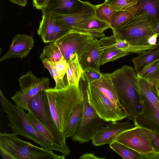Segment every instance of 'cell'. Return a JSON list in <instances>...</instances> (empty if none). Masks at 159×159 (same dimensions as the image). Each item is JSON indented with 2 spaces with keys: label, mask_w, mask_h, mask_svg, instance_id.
<instances>
[{
  "label": "cell",
  "mask_w": 159,
  "mask_h": 159,
  "mask_svg": "<svg viewBox=\"0 0 159 159\" xmlns=\"http://www.w3.org/2000/svg\"><path fill=\"white\" fill-rule=\"evenodd\" d=\"M20 89L16 91L11 100L19 107L28 111L30 99L39 92L49 88L48 78H38L30 71L22 75L18 79Z\"/></svg>",
  "instance_id": "obj_6"
},
{
  "label": "cell",
  "mask_w": 159,
  "mask_h": 159,
  "mask_svg": "<svg viewBox=\"0 0 159 159\" xmlns=\"http://www.w3.org/2000/svg\"><path fill=\"white\" fill-rule=\"evenodd\" d=\"M117 11L109 4L105 2L95 5V16L110 25L111 19Z\"/></svg>",
  "instance_id": "obj_30"
},
{
  "label": "cell",
  "mask_w": 159,
  "mask_h": 159,
  "mask_svg": "<svg viewBox=\"0 0 159 159\" xmlns=\"http://www.w3.org/2000/svg\"><path fill=\"white\" fill-rule=\"evenodd\" d=\"M155 34H157L158 36H159V22L158 23L156 27Z\"/></svg>",
  "instance_id": "obj_47"
},
{
  "label": "cell",
  "mask_w": 159,
  "mask_h": 159,
  "mask_svg": "<svg viewBox=\"0 0 159 159\" xmlns=\"http://www.w3.org/2000/svg\"><path fill=\"white\" fill-rule=\"evenodd\" d=\"M27 111L29 120L37 129L48 140L55 143L54 138L51 133L30 110L29 109Z\"/></svg>",
  "instance_id": "obj_33"
},
{
  "label": "cell",
  "mask_w": 159,
  "mask_h": 159,
  "mask_svg": "<svg viewBox=\"0 0 159 159\" xmlns=\"http://www.w3.org/2000/svg\"><path fill=\"white\" fill-rule=\"evenodd\" d=\"M83 70L80 63L78 55L69 63V67L66 72L69 85H79Z\"/></svg>",
  "instance_id": "obj_25"
},
{
  "label": "cell",
  "mask_w": 159,
  "mask_h": 159,
  "mask_svg": "<svg viewBox=\"0 0 159 159\" xmlns=\"http://www.w3.org/2000/svg\"><path fill=\"white\" fill-rule=\"evenodd\" d=\"M79 159H105V157H100L96 156L93 153H87L81 155Z\"/></svg>",
  "instance_id": "obj_42"
},
{
  "label": "cell",
  "mask_w": 159,
  "mask_h": 159,
  "mask_svg": "<svg viewBox=\"0 0 159 159\" xmlns=\"http://www.w3.org/2000/svg\"><path fill=\"white\" fill-rule=\"evenodd\" d=\"M82 90L83 104L82 121L80 128L71 137L73 141L80 144L89 142L95 133L106 125V121L98 116L89 103L86 88Z\"/></svg>",
  "instance_id": "obj_7"
},
{
  "label": "cell",
  "mask_w": 159,
  "mask_h": 159,
  "mask_svg": "<svg viewBox=\"0 0 159 159\" xmlns=\"http://www.w3.org/2000/svg\"><path fill=\"white\" fill-rule=\"evenodd\" d=\"M106 125L99 129L93 136L92 141L94 146L109 144L114 141L120 133L135 126L134 124L128 121L120 122L118 121L109 122Z\"/></svg>",
  "instance_id": "obj_12"
},
{
  "label": "cell",
  "mask_w": 159,
  "mask_h": 159,
  "mask_svg": "<svg viewBox=\"0 0 159 159\" xmlns=\"http://www.w3.org/2000/svg\"><path fill=\"white\" fill-rule=\"evenodd\" d=\"M63 57L58 46L52 43L44 48L40 55V58L42 61H46L55 64Z\"/></svg>",
  "instance_id": "obj_29"
},
{
  "label": "cell",
  "mask_w": 159,
  "mask_h": 159,
  "mask_svg": "<svg viewBox=\"0 0 159 159\" xmlns=\"http://www.w3.org/2000/svg\"><path fill=\"white\" fill-rule=\"evenodd\" d=\"M84 2L80 0H49L43 9L56 14H69L77 10Z\"/></svg>",
  "instance_id": "obj_19"
},
{
  "label": "cell",
  "mask_w": 159,
  "mask_h": 159,
  "mask_svg": "<svg viewBox=\"0 0 159 159\" xmlns=\"http://www.w3.org/2000/svg\"><path fill=\"white\" fill-rule=\"evenodd\" d=\"M110 148L125 159H142V155L116 141L109 144Z\"/></svg>",
  "instance_id": "obj_27"
},
{
  "label": "cell",
  "mask_w": 159,
  "mask_h": 159,
  "mask_svg": "<svg viewBox=\"0 0 159 159\" xmlns=\"http://www.w3.org/2000/svg\"><path fill=\"white\" fill-rule=\"evenodd\" d=\"M159 58V42L155 46L139 54L136 57L132 59L134 70L137 73L148 64Z\"/></svg>",
  "instance_id": "obj_23"
},
{
  "label": "cell",
  "mask_w": 159,
  "mask_h": 159,
  "mask_svg": "<svg viewBox=\"0 0 159 159\" xmlns=\"http://www.w3.org/2000/svg\"><path fill=\"white\" fill-rule=\"evenodd\" d=\"M33 37L25 34H18L13 38L9 51L0 59V61L11 58L23 59L29 53L34 46Z\"/></svg>",
  "instance_id": "obj_14"
},
{
  "label": "cell",
  "mask_w": 159,
  "mask_h": 159,
  "mask_svg": "<svg viewBox=\"0 0 159 159\" xmlns=\"http://www.w3.org/2000/svg\"><path fill=\"white\" fill-rule=\"evenodd\" d=\"M138 0H116L109 3L117 11L129 10L135 7Z\"/></svg>",
  "instance_id": "obj_35"
},
{
  "label": "cell",
  "mask_w": 159,
  "mask_h": 159,
  "mask_svg": "<svg viewBox=\"0 0 159 159\" xmlns=\"http://www.w3.org/2000/svg\"><path fill=\"white\" fill-rule=\"evenodd\" d=\"M138 77L141 95L159 111V102L152 90L151 83L146 79Z\"/></svg>",
  "instance_id": "obj_28"
},
{
  "label": "cell",
  "mask_w": 159,
  "mask_h": 159,
  "mask_svg": "<svg viewBox=\"0 0 159 159\" xmlns=\"http://www.w3.org/2000/svg\"><path fill=\"white\" fill-rule=\"evenodd\" d=\"M100 44L99 39L95 38L87 47L86 50L79 58L83 69L93 68L99 71L100 65Z\"/></svg>",
  "instance_id": "obj_18"
},
{
  "label": "cell",
  "mask_w": 159,
  "mask_h": 159,
  "mask_svg": "<svg viewBox=\"0 0 159 159\" xmlns=\"http://www.w3.org/2000/svg\"><path fill=\"white\" fill-rule=\"evenodd\" d=\"M49 12L55 19L63 21L72 28L95 16V5L85 1L81 7L70 14L60 15Z\"/></svg>",
  "instance_id": "obj_15"
},
{
  "label": "cell",
  "mask_w": 159,
  "mask_h": 159,
  "mask_svg": "<svg viewBox=\"0 0 159 159\" xmlns=\"http://www.w3.org/2000/svg\"><path fill=\"white\" fill-rule=\"evenodd\" d=\"M0 102L13 133L22 136L45 148L56 151L67 156L70 150L67 145L51 141L42 135L31 123L24 109L10 102L0 90Z\"/></svg>",
  "instance_id": "obj_1"
},
{
  "label": "cell",
  "mask_w": 159,
  "mask_h": 159,
  "mask_svg": "<svg viewBox=\"0 0 159 159\" xmlns=\"http://www.w3.org/2000/svg\"><path fill=\"white\" fill-rule=\"evenodd\" d=\"M142 159H159V152H153L142 155Z\"/></svg>",
  "instance_id": "obj_43"
},
{
  "label": "cell",
  "mask_w": 159,
  "mask_h": 159,
  "mask_svg": "<svg viewBox=\"0 0 159 159\" xmlns=\"http://www.w3.org/2000/svg\"><path fill=\"white\" fill-rule=\"evenodd\" d=\"M28 107L52 134L55 143L67 145L64 135L59 130L52 119L44 90L39 92L30 99Z\"/></svg>",
  "instance_id": "obj_10"
},
{
  "label": "cell",
  "mask_w": 159,
  "mask_h": 159,
  "mask_svg": "<svg viewBox=\"0 0 159 159\" xmlns=\"http://www.w3.org/2000/svg\"><path fill=\"white\" fill-rule=\"evenodd\" d=\"M44 91L52 119L59 130L64 135L70 116L83 101L82 89L80 85H68L63 89L49 87Z\"/></svg>",
  "instance_id": "obj_3"
},
{
  "label": "cell",
  "mask_w": 159,
  "mask_h": 159,
  "mask_svg": "<svg viewBox=\"0 0 159 159\" xmlns=\"http://www.w3.org/2000/svg\"><path fill=\"white\" fill-rule=\"evenodd\" d=\"M151 83L153 92L155 95L159 97V81Z\"/></svg>",
  "instance_id": "obj_44"
},
{
  "label": "cell",
  "mask_w": 159,
  "mask_h": 159,
  "mask_svg": "<svg viewBox=\"0 0 159 159\" xmlns=\"http://www.w3.org/2000/svg\"><path fill=\"white\" fill-rule=\"evenodd\" d=\"M115 0H105L104 2L107 3L109 4Z\"/></svg>",
  "instance_id": "obj_48"
},
{
  "label": "cell",
  "mask_w": 159,
  "mask_h": 159,
  "mask_svg": "<svg viewBox=\"0 0 159 159\" xmlns=\"http://www.w3.org/2000/svg\"><path fill=\"white\" fill-rule=\"evenodd\" d=\"M140 100V113L133 121L135 126H140L159 135V111L152 103L142 96Z\"/></svg>",
  "instance_id": "obj_13"
},
{
  "label": "cell",
  "mask_w": 159,
  "mask_h": 159,
  "mask_svg": "<svg viewBox=\"0 0 159 159\" xmlns=\"http://www.w3.org/2000/svg\"><path fill=\"white\" fill-rule=\"evenodd\" d=\"M147 80L150 83L159 81V66L154 72L148 77Z\"/></svg>",
  "instance_id": "obj_41"
},
{
  "label": "cell",
  "mask_w": 159,
  "mask_h": 159,
  "mask_svg": "<svg viewBox=\"0 0 159 159\" xmlns=\"http://www.w3.org/2000/svg\"><path fill=\"white\" fill-rule=\"evenodd\" d=\"M83 114L82 101L77 106L70 117L64 134L66 139L73 137L78 129L82 122Z\"/></svg>",
  "instance_id": "obj_24"
},
{
  "label": "cell",
  "mask_w": 159,
  "mask_h": 159,
  "mask_svg": "<svg viewBox=\"0 0 159 159\" xmlns=\"http://www.w3.org/2000/svg\"><path fill=\"white\" fill-rule=\"evenodd\" d=\"M72 30V28L64 21L55 18L52 41L50 44L58 40Z\"/></svg>",
  "instance_id": "obj_32"
},
{
  "label": "cell",
  "mask_w": 159,
  "mask_h": 159,
  "mask_svg": "<svg viewBox=\"0 0 159 159\" xmlns=\"http://www.w3.org/2000/svg\"><path fill=\"white\" fill-rule=\"evenodd\" d=\"M152 145L154 152H159V135L156 134L154 135L152 141Z\"/></svg>",
  "instance_id": "obj_40"
},
{
  "label": "cell",
  "mask_w": 159,
  "mask_h": 159,
  "mask_svg": "<svg viewBox=\"0 0 159 159\" xmlns=\"http://www.w3.org/2000/svg\"><path fill=\"white\" fill-rule=\"evenodd\" d=\"M159 66V58L145 65L137 74L138 77L147 80Z\"/></svg>",
  "instance_id": "obj_36"
},
{
  "label": "cell",
  "mask_w": 159,
  "mask_h": 159,
  "mask_svg": "<svg viewBox=\"0 0 159 159\" xmlns=\"http://www.w3.org/2000/svg\"><path fill=\"white\" fill-rule=\"evenodd\" d=\"M42 62L44 67L48 70L55 82V89H63L68 85L65 83L63 79L59 78L53 63L46 61H43Z\"/></svg>",
  "instance_id": "obj_34"
},
{
  "label": "cell",
  "mask_w": 159,
  "mask_h": 159,
  "mask_svg": "<svg viewBox=\"0 0 159 159\" xmlns=\"http://www.w3.org/2000/svg\"><path fill=\"white\" fill-rule=\"evenodd\" d=\"M54 64V67L59 78L63 79L69 67V64L63 57Z\"/></svg>",
  "instance_id": "obj_38"
},
{
  "label": "cell",
  "mask_w": 159,
  "mask_h": 159,
  "mask_svg": "<svg viewBox=\"0 0 159 159\" xmlns=\"http://www.w3.org/2000/svg\"><path fill=\"white\" fill-rule=\"evenodd\" d=\"M115 46L120 50L126 53L140 54L154 48L155 45L147 44L141 45H133L125 40L116 38L114 42Z\"/></svg>",
  "instance_id": "obj_26"
},
{
  "label": "cell",
  "mask_w": 159,
  "mask_h": 159,
  "mask_svg": "<svg viewBox=\"0 0 159 159\" xmlns=\"http://www.w3.org/2000/svg\"><path fill=\"white\" fill-rule=\"evenodd\" d=\"M11 2L22 7H25L27 4V0H9Z\"/></svg>",
  "instance_id": "obj_46"
},
{
  "label": "cell",
  "mask_w": 159,
  "mask_h": 159,
  "mask_svg": "<svg viewBox=\"0 0 159 159\" xmlns=\"http://www.w3.org/2000/svg\"><path fill=\"white\" fill-rule=\"evenodd\" d=\"M134 10V15L146 13L155 24L159 22V0H138Z\"/></svg>",
  "instance_id": "obj_21"
},
{
  "label": "cell",
  "mask_w": 159,
  "mask_h": 159,
  "mask_svg": "<svg viewBox=\"0 0 159 159\" xmlns=\"http://www.w3.org/2000/svg\"><path fill=\"white\" fill-rule=\"evenodd\" d=\"M87 83L86 89L89 103L100 118L107 122L120 121L127 118L124 111L116 108L96 87Z\"/></svg>",
  "instance_id": "obj_8"
},
{
  "label": "cell",
  "mask_w": 159,
  "mask_h": 159,
  "mask_svg": "<svg viewBox=\"0 0 159 159\" xmlns=\"http://www.w3.org/2000/svg\"><path fill=\"white\" fill-rule=\"evenodd\" d=\"M91 84L108 98L116 108L120 111H124L119 103L113 83L107 73H102L99 79L93 82Z\"/></svg>",
  "instance_id": "obj_20"
},
{
  "label": "cell",
  "mask_w": 159,
  "mask_h": 159,
  "mask_svg": "<svg viewBox=\"0 0 159 159\" xmlns=\"http://www.w3.org/2000/svg\"><path fill=\"white\" fill-rule=\"evenodd\" d=\"M156 96L157 99L158 100V101L159 102V97L157 96H156Z\"/></svg>",
  "instance_id": "obj_49"
},
{
  "label": "cell",
  "mask_w": 159,
  "mask_h": 159,
  "mask_svg": "<svg viewBox=\"0 0 159 159\" xmlns=\"http://www.w3.org/2000/svg\"><path fill=\"white\" fill-rule=\"evenodd\" d=\"M49 0H32L33 6L37 9L42 10Z\"/></svg>",
  "instance_id": "obj_39"
},
{
  "label": "cell",
  "mask_w": 159,
  "mask_h": 159,
  "mask_svg": "<svg viewBox=\"0 0 159 159\" xmlns=\"http://www.w3.org/2000/svg\"><path fill=\"white\" fill-rule=\"evenodd\" d=\"M156 133L140 126L125 130L119 134L114 141L118 142L141 155L154 152L152 141Z\"/></svg>",
  "instance_id": "obj_9"
},
{
  "label": "cell",
  "mask_w": 159,
  "mask_h": 159,
  "mask_svg": "<svg viewBox=\"0 0 159 159\" xmlns=\"http://www.w3.org/2000/svg\"><path fill=\"white\" fill-rule=\"evenodd\" d=\"M116 89L119 103L129 120L140 112L141 94L137 74L129 66H124L107 73Z\"/></svg>",
  "instance_id": "obj_2"
},
{
  "label": "cell",
  "mask_w": 159,
  "mask_h": 159,
  "mask_svg": "<svg viewBox=\"0 0 159 159\" xmlns=\"http://www.w3.org/2000/svg\"><path fill=\"white\" fill-rule=\"evenodd\" d=\"M158 36L154 34L150 36L148 39V43L151 45H155L157 43Z\"/></svg>",
  "instance_id": "obj_45"
},
{
  "label": "cell",
  "mask_w": 159,
  "mask_h": 159,
  "mask_svg": "<svg viewBox=\"0 0 159 159\" xmlns=\"http://www.w3.org/2000/svg\"><path fill=\"white\" fill-rule=\"evenodd\" d=\"M94 39L72 30L52 43L58 46L63 57L69 64L77 55L80 57Z\"/></svg>",
  "instance_id": "obj_11"
},
{
  "label": "cell",
  "mask_w": 159,
  "mask_h": 159,
  "mask_svg": "<svg viewBox=\"0 0 159 159\" xmlns=\"http://www.w3.org/2000/svg\"><path fill=\"white\" fill-rule=\"evenodd\" d=\"M157 25L150 17L143 13L135 15L121 26L112 30L118 39L135 45L148 44L149 38L155 34Z\"/></svg>",
  "instance_id": "obj_5"
},
{
  "label": "cell",
  "mask_w": 159,
  "mask_h": 159,
  "mask_svg": "<svg viewBox=\"0 0 159 159\" xmlns=\"http://www.w3.org/2000/svg\"><path fill=\"white\" fill-rule=\"evenodd\" d=\"M0 156L3 159H65L66 156L19 139L14 134L0 132Z\"/></svg>",
  "instance_id": "obj_4"
},
{
  "label": "cell",
  "mask_w": 159,
  "mask_h": 159,
  "mask_svg": "<svg viewBox=\"0 0 159 159\" xmlns=\"http://www.w3.org/2000/svg\"><path fill=\"white\" fill-rule=\"evenodd\" d=\"M42 11V18L40 22L37 34L40 36L43 42L46 43H50L52 41L55 18L45 9H43Z\"/></svg>",
  "instance_id": "obj_22"
},
{
  "label": "cell",
  "mask_w": 159,
  "mask_h": 159,
  "mask_svg": "<svg viewBox=\"0 0 159 159\" xmlns=\"http://www.w3.org/2000/svg\"><path fill=\"white\" fill-rule=\"evenodd\" d=\"M115 39L113 34L110 36H105L99 39L101 66L129 54L120 50L115 46Z\"/></svg>",
  "instance_id": "obj_17"
},
{
  "label": "cell",
  "mask_w": 159,
  "mask_h": 159,
  "mask_svg": "<svg viewBox=\"0 0 159 159\" xmlns=\"http://www.w3.org/2000/svg\"><path fill=\"white\" fill-rule=\"evenodd\" d=\"M102 73L93 68H88L83 70L82 76L87 83L91 84L93 82L99 79Z\"/></svg>",
  "instance_id": "obj_37"
},
{
  "label": "cell",
  "mask_w": 159,
  "mask_h": 159,
  "mask_svg": "<svg viewBox=\"0 0 159 159\" xmlns=\"http://www.w3.org/2000/svg\"><path fill=\"white\" fill-rule=\"evenodd\" d=\"M134 8L129 10L118 11L115 13L110 23L112 30L121 26L134 16Z\"/></svg>",
  "instance_id": "obj_31"
},
{
  "label": "cell",
  "mask_w": 159,
  "mask_h": 159,
  "mask_svg": "<svg viewBox=\"0 0 159 159\" xmlns=\"http://www.w3.org/2000/svg\"><path fill=\"white\" fill-rule=\"evenodd\" d=\"M109 28L111 29L109 24L95 16L72 28L74 31L100 39L105 36L104 32Z\"/></svg>",
  "instance_id": "obj_16"
}]
</instances>
